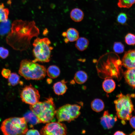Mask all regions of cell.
<instances>
[{"instance_id": "1", "label": "cell", "mask_w": 135, "mask_h": 135, "mask_svg": "<svg viewBox=\"0 0 135 135\" xmlns=\"http://www.w3.org/2000/svg\"><path fill=\"white\" fill-rule=\"evenodd\" d=\"M10 29L6 38V43L14 49L20 52L27 50L32 38L37 37L40 34L34 21L16 20L12 24Z\"/></svg>"}, {"instance_id": "2", "label": "cell", "mask_w": 135, "mask_h": 135, "mask_svg": "<svg viewBox=\"0 0 135 135\" xmlns=\"http://www.w3.org/2000/svg\"><path fill=\"white\" fill-rule=\"evenodd\" d=\"M30 109L36 116L40 123H48L54 120L56 110L53 99L49 97L42 102L30 105Z\"/></svg>"}, {"instance_id": "3", "label": "cell", "mask_w": 135, "mask_h": 135, "mask_svg": "<svg viewBox=\"0 0 135 135\" xmlns=\"http://www.w3.org/2000/svg\"><path fill=\"white\" fill-rule=\"evenodd\" d=\"M18 73L27 80H40L45 77L46 69L44 66L27 59L20 62Z\"/></svg>"}, {"instance_id": "4", "label": "cell", "mask_w": 135, "mask_h": 135, "mask_svg": "<svg viewBox=\"0 0 135 135\" xmlns=\"http://www.w3.org/2000/svg\"><path fill=\"white\" fill-rule=\"evenodd\" d=\"M0 129L5 135L24 134L28 130L27 122L24 117L7 118L2 122Z\"/></svg>"}, {"instance_id": "5", "label": "cell", "mask_w": 135, "mask_h": 135, "mask_svg": "<svg viewBox=\"0 0 135 135\" xmlns=\"http://www.w3.org/2000/svg\"><path fill=\"white\" fill-rule=\"evenodd\" d=\"M51 42L47 38H37L33 44V53L35 59L32 60L48 62L50 59L51 50L53 48L50 46Z\"/></svg>"}, {"instance_id": "6", "label": "cell", "mask_w": 135, "mask_h": 135, "mask_svg": "<svg viewBox=\"0 0 135 135\" xmlns=\"http://www.w3.org/2000/svg\"><path fill=\"white\" fill-rule=\"evenodd\" d=\"M131 95H124L122 93L117 96L118 98L114 101L118 117L122 121L129 120L132 116L134 106L131 100Z\"/></svg>"}, {"instance_id": "7", "label": "cell", "mask_w": 135, "mask_h": 135, "mask_svg": "<svg viewBox=\"0 0 135 135\" xmlns=\"http://www.w3.org/2000/svg\"><path fill=\"white\" fill-rule=\"evenodd\" d=\"M80 106L77 104H67L56 110V115L58 122H70L77 118L80 114Z\"/></svg>"}, {"instance_id": "8", "label": "cell", "mask_w": 135, "mask_h": 135, "mask_svg": "<svg viewBox=\"0 0 135 135\" xmlns=\"http://www.w3.org/2000/svg\"><path fill=\"white\" fill-rule=\"evenodd\" d=\"M20 97L23 102L32 105L39 102L40 95L38 90L30 84L22 88Z\"/></svg>"}, {"instance_id": "9", "label": "cell", "mask_w": 135, "mask_h": 135, "mask_svg": "<svg viewBox=\"0 0 135 135\" xmlns=\"http://www.w3.org/2000/svg\"><path fill=\"white\" fill-rule=\"evenodd\" d=\"M40 133L42 135H65L67 128L65 124L60 122H50L42 128Z\"/></svg>"}, {"instance_id": "10", "label": "cell", "mask_w": 135, "mask_h": 135, "mask_svg": "<svg viewBox=\"0 0 135 135\" xmlns=\"http://www.w3.org/2000/svg\"><path fill=\"white\" fill-rule=\"evenodd\" d=\"M122 64L128 69L135 68V50H130L125 52Z\"/></svg>"}, {"instance_id": "11", "label": "cell", "mask_w": 135, "mask_h": 135, "mask_svg": "<svg viewBox=\"0 0 135 135\" xmlns=\"http://www.w3.org/2000/svg\"><path fill=\"white\" fill-rule=\"evenodd\" d=\"M117 120V117L110 114L108 111H105L100 118V123L105 129H110L114 126Z\"/></svg>"}, {"instance_id": "12", "label": "cell", "mask_w": 135, "mask_h": 135, "mask_svg": "<svg viewBox=\"0 0 135 135\" xmlns=\"http://www.w3.org/2000/svg\"><path fill=\"white\" fill-rule=\"evenodd\" d=\"M126 82L131 87L135 88V68L128 69L124 73Z\"/></svg>"}, {"instance_id": "13", "label": "cell", "mask_w": 135, "mask_h": 135, "mask_svg": "<svg viewBox=\"0 0 135 135\" xmlns=\"http://www.w3.org/2000/svg\"><path fill=\"white\" fill-rule=\"evenodd\" d=\"M66 83V82L64 79H63L54 84L53 88L54 93L58 95L64 94L68 89Z\"/></svg>"}, {"instance_id": "14", "label": "cell", "mask_w": 135, "mask_h": 135, "mask_svg": "<svg viewBox=\"0 0 135 135\" xmlns=\"http://www.w3.org/2000/svg\"><path fill=\"white\" fill-rule=\"evenodd\" d=\"M116 86L114 81L110 78L105 79L102 83V88L104 91L107 93H110L112 92L115 89Z\"/></svg>"}, {"instance_id": "15", "label": "cell", "mask_w": 135, "mask_h": 135, "mask_svg": "<svg viewBox=\"0 0 135 135\" xmlns=\"http://www.w3.org/2000/svg\"><path fill=\"white\" fill-rule=\"evenodd\" d=\"M70 16L73 20L76 22H78L82 20L84 14L81 10L78 8H75L71 10Z\"/></svg>"}, {"instance_id": "16", "label": "cell", "mask_w": 135, "mask_h": 135, "mask_svg": "<svg viewBox=\"0 0 135 135\" xmlns=\"http://www.w3.org/2000/svg\"><path fill=\"white\" fill-rule=\"evenodd\" d=\"M89 44V41L87 38L81 37L76 40L75 46L79 50L83 51L87 49Z\"/></svg>"}, {"instance_id": "17", "label": "cell", "mask_w": 135, "mask_h": 135, "mask_svg": "<svg viewBox=\"0 0 135 135\" xmlns=\"http://www.w3.org/2000/svg\"><path fill=\"white\" fill-rule=\"evenodd\" d=\"M66 37L68 42H72L76 41L79 38V33L75 28H70L66 30Z\"/></svg>"}, {"instance_id": "18", "label": "cell", "mask_w": 135, "mask_h": 135, "mask_svg": "<svg viewBox=\"0 0 135 135\" xmlns=\"http://www.w3.org/2000/svg\"><path fill=\"white\" fill-rule=\"evenodd\" d=\"M74 80L75 82L79 84H82L85 83L88 78L87 73L84 71L82 70H79L75 74Z\"/></svg>"}, {"instance_id": "19", "label": "cell", "mask_w": 135, "mask_h": 135, "mask_svg": "<svg viewBox=\"0 0 135 135\" xmlns=\"http://www.w3.org/2000/svg\"><path fill=\"white\" fill-rule=\"evenodd\" d=\"M27 122L29 123L32 126L34 125L40 123V122L35 114L32 111H29L24 115Z\"/></svg>"}, {"instance_id": "20", "label": "cell", "mask_w": 135, "mask_h": 135, "mask_svg": "<svg viewBox=\"0 0 135 135\" xmlns=\"http://www.w3.org/2000/svg\"><path fill=\"white\" fill-rule=\"evenodd\" d=\"M48 76L52 78H57L60 74V70L59 67L55 65L50 66L46 70Z\"/></svg>"}, {"instance_id": "21", "label": "cell", "mask_w": 135, "mask_h": 135, "mask_svg": "<svg viewBox=\"0 0 135 135\" xmlns=\"http://www.w3.org/2000/svg\"><path fill=\"white\" fill-rule=\"evenodd\" d=\"M91 106L92 109L97 112L102 110L104 106L103 101L101 100L98 98L94 100L91 102Z\"/></svg>"}, {"instance_id": "22", "label": "cell", "mask_w": 135, "mask_h": 135, "mask_svg": "<svg viewBox=\"0 0 135 135\" xmlns=\"http://www.w3.org/2000/svg\"><path fill=\"white\" fill-rule=\"evenodd\" d=\"M9 11L5 8L3 3L0 4V22H4L8 20Z\"/></svg>"}, {"instance_id": "23", "label": "cell", "mask_w": 135, "mask_h": 135, "mask_svg": "<svg viewBox=\"0 0 135 135\" xmlns=\"http://www.w3.org/2000/svg\"><path fill=\"white\" fill-rule=\"evenodd\" d=\"M8 84L13 86L17 85L19 82L20 76L16 73H11L8 78Z\"/></svg>"}, {"instance_id": "24", "label": "cell", "mask_w": 135, "mask_h": 135, "mask_svg": "<svg viewBox=\"0 0 135 135\" xmlns=\"http://www.w3.org/2000/svg\"><path fill=\"white\" fill-rule=\"evenodd\" d=\"M10 28V23L8 20L0 24V35H4L8 33Z\"/></svg>"}, {"instance_id": "25", "label": "cell", "mask_w": 135, "mask_h": 135, "mask_svg": "<svg viewBox=\"0 0 135 135\" xmlns=\"http://www.w3.org/2000/svg\"><path fill=\"white\" fill-rule=\"evenodd\" d=\"M135 3V0H118V6L120 8H129Z\"/></svg>"}, {"instance_id": "26", "label": "cell", "mask_w": 135, "mask_h": 135, "mask_svg": "<svg viewBox=\"0 0 135 135\" xmlns=\"http://www.w3.org/2000/svg\"><path fill=\"white\" fill-rule=\"evenodd\" d=\"M113 50L116 53L120 54L123 53L124 50V46L121 42H115L113 46Z\"/></svg>"}, {"instance_id": "27", "label": "cell", "mask_w": 135, "mask_h": 135, "mask_svg": "<svg viewBox=\"0 0 135 135\" xmlns=\"http://www.w3.org/2000/svg\"><path fill=\"white\" fill-rule=\"evenodd\" d=\"M125 40L128 45L135 44V35L131 33L128 34L125 36Z\"/></svg>"}, {"instance_id": "28", "label": "cell", "mask_w": 135, "mask_h": 135, "mask_svg": "<svg viewBox=\"0 0 135 135\" xmlns=\"http://www.w3.org/2000/svg\"><path fill=\"white\" fill-rule=\"evenodd\" d=\"M128 17L126 14L124 12H121L118 16L117 20L118 22L121 24H124L127 21Z\"/></svg>"}, {"instance_id": "29", "label": "cell", "mask_w": 135, "mask_h": 135, "mask_svg": "<svg viewBox=\"0 0 135 135\" xmlns=\"http://www.w3.org/2000/svg\"><path fill=\"white\" fill-rule=\"evenodd\" d=\"M9 54L8 50L5 48L0 47V58L4 59L7 58Z\"/></svg>"}, {"instance_id": "30", "label": "cell", "mask_w": 135, "mask_h": 135, "mask_svg": "<svg viewBox=\"0 0 135 135\" xmlns=\"http://www.w3.org/2000/svg\"><path fill=\"white\" fill-rule=\"evenodd\" d=\"M1 73L3 77L8 78L11 74V71L9 69L4 68L2 69Z\"/></svg>"}, {"instance_id": "31", "label": "cell", "mask_w": 135, "mask_h": 135, "mask_svg": "<svg viewBox=\"0 0 135 135\" xmlns=\"http://www.w3.org/2000/svg\"><path fill=\"white\" fill-rule=\"evenodd\" d=\"M26 135H40L39 132L36 129H31L28 130L26 134Z\"/></svg>"}, {"instance_id": "32", "label": "cell", "mask_w": 135, "mask_h": 135, "mask_svg": "<svg viewBox=\"0 0 135 135\" xmlns=\"http://www.w3.org/2000/svg\"><path fill=\"white\" fill-rule=\"evenodd\" d=\"M129 120L130 125L132 128L135 129V116H132Z\"/></svg>"}, {"instance_id": "33", "label": "cell", "mask_w": 135, "mask_h": 135, "mask_svg": "<svg viewBox=\"0 0 135 135\" xmlns=\"http://www.w3.org/2000/svg\"><path fill=\"white\" fill-rule=\"evenodd\" d=\"M126 134L122 131H118L116 132L114 134V135H125Z\"/></svg>"}, {"instance_id": "34", "label": "cell", "mask_w": 135, "mask_h": 135, "mask_svg": "<svg viewBox=\"0 0 135 135\" xmlns=\"http://www.w3.org/2000/svg\"><path fill=\"white\" fill-rule=\"evenodd\" d=\"M130 134H132V135H135V131H134L132 133H131Z\"/></svg>"}, {"instance_id": "35", "label": "cell", "mask_w": 135, "mask_h": 135, "mask_svg": "<svg viewBox=\"0 0 135 135\" xmlns=\"http://www.w3.org/2000/svg\"></svg>"}]
</instances>
